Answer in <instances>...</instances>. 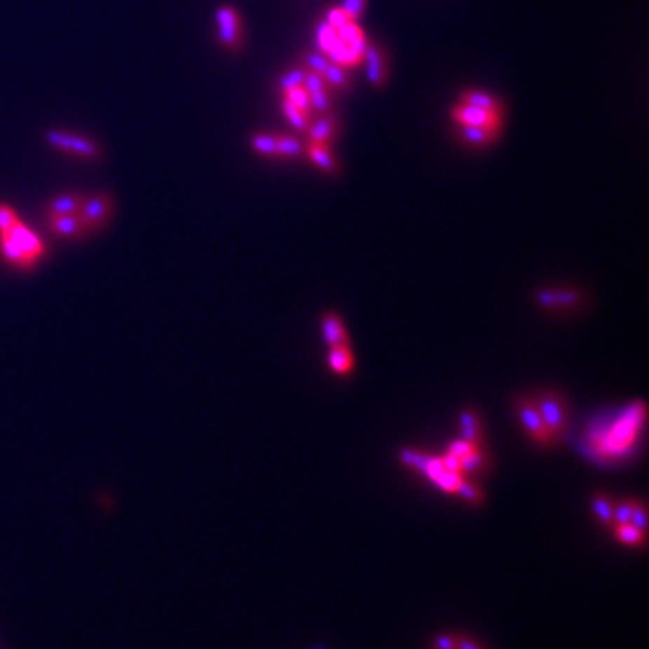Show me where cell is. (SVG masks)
<instances>
[{"instance_id":"8d00e7d4","label":"cell","mask_w":649,"mask_h":649,"mask_svg":"<svg viewBox=\"0 0 649 649\" xmlns=\"http://www.w3.org/2000/svg\"><path fill=\"white\" fill-rule=\"evenodd\" d=\"M364 2H367V0H345L343 6H339V8L345 11L346 17L350 18V20H357V18L361 17V13H363Z\"/></svg>"},{"instance_id":"d6986e66","label":"cell","mask_w":649,"mask_h":649,"mask_svg":"<svg viewBox=\"0 0 649 649\" xmlns=\"http://www.w3.org/2000/svg\"><path fill=\"white\" fill-rule=\"evenodd\" d=\"M613 509H615V500L608 493L597 491L592 496V512L599 523H603L604 527L613 525Z\"/></svg>"},{"instance_id":"7402d4cb","label":"cell","mask_w":649,"mask_h":649,"mask_svg":"<svg viewBox=\"0 0 649 649\" xmlns=\"http://www.w3.org/2000/svg\"><path fill=\"white\" fill-rule=\"evenodd\" d=\"M336 31H338L339 39H341L345 43H348V46L355 47V49H361V51L367 49V46H368L367 39H364L361 27L355 24V20H348L346 24H343V26Z\"/></svg>"},{"instance_id":"603a6c76","label":"cell","mask_w":649,"mask_h":649,"mask_svg":"<svg viewBox=\"0 0 649 649\" xmlns=\"http://www.w3.org/2000/svg\"><path fill=\"white\" fill-rule=\"evenodd\" d=\"M498 134H500V132L489 130V128L460 127V135L464 137V141H467L469 144H474V146H485V144H491L494 139H496Z\"/></svg>"},{"instance_id":"6da1fadb","label":"cell","mask_w":649,"mask_h":649,"mask_svg":"<svg viewBox=\"0 0 649 649\" xmlns=\"http://www.w3.org/2000/svg\"><path fill=\"white\" fill-rule=\"evenodd\" d=\"M645 406L642 401L631 402L610 421L599 422L585 431L581 449L599 465L620 464L636 446L644 428Z\"/></svg>"},{"instance_id":"7c38bea8","label":"cell","mask_w":649,"mask_h":649,"mask_svg":"<svg viewBox=\"0 0 649 649\" xmlns=\"http://www.w3.org/2000/svg\"><path fill=\"white\" fill-rule=\"evenodd\" d=\"M460 424V439L467 440L474 446H485V430L484 422L477 409L467 408L464 409L458 417Z\"/></svg>"},{"instance_id":"44dd1931","label":"cell","mask_w":649,"mask_h":649,"mask_svg":"<svg viewBox=\"0 0 649 649\" xmlns=\"http://www.w3.org/2000/svg\"><path fill=\"white\" fill-rule=\"evenodd\" d=\"M460 103L477 107V109L502 112V107H500L496 97L487 93H481V90H465V93H462V96H460Z\"/></svg>"},{"instance_id":"4fadbf2b","label":"cell","mask_w":649,"mask_h":649,"mask_svg":"<svg viewBox=\"0 0 649 649\" xmlns=\"http://www.w3.org/2000/svg\"><path fill=\"white\" fill-rule=\"evenodd\" d=\"M327 367L334 376L348 377L355 368V357L350 345H339L329 348L327 354Z\"/></svg>"},{"instance_id":"4dcf8cb0","label":"cell","mask_w":649,"mask_h":649,"mask_svg":"<svg viewBox=\"0 0 649 649\" xmlns=\"http://www.w3.org/2000/svg\"><path fill=\"white\" fill-rule=\"evenodd\" d=\"M310 96L312 110H317V114H329L332 102H330V87L317 90V93L308 94Z\"/></svg>"},{"instance_id":"1f68e13d","label":"cell","mask_w":649,"mask_h":649,"mask_svg":"<svg viewBox=\"0 0 649 649\" xmlns=\"http://www.w3.org/2000/svg\"><path fill=\"white\" fill-rule=\"evenodd\" d=\"M305 72H307V69H292V71H289L287 74H283V76L280 78L278 87L282 90L294 89V87H303Z\"/></svg>"},{"instance_id":"f1b7e54d","label":"cell","mask_w":649,"mask_h":649,"mask_svg":"<svg viewBox=\"0 0 649 649\" xmlns=\"http://www.w3.org/2000/svg\"><path fill=\"white\" fill-rule=\"evenodd\" d=\"M251 146L257 150L258 153L266 157H276L274 146H276V135L273 134H257L251 139Z\"/></svg>"},{"instance_id":"2e32d148","label":"cell","mask_w":649,"mask_h":649,"mask_svg":"<svg viewBox=\"0 0 649 649\" xmlns=\"http://www.w3.org/2000/svg\"><path fill=\"white\" fill-rule=\"evenodd\" d=\"M336 130H338V119H336V116L330 114V112L329 114H321L320 118H317V121L308 125L307 128L310 143L317 144H330L332 137L336 135Z\"/></svg>"},{"instance_id":"52a82bcc","label":"cell","mask_w":649,"mask_h":649,"mask_svg":"<svg viewBox=\"0 0 649 649\" xmlns=\"http://www.w3.org/2000/svg\"><path fill=\"white\" fill-rule=\"evenodd\" d=\"M215 22L217 27H219V31H217L219 42L229 51L238 49L242 43V20L238 11L231 6H222V8L217 9Z\"/></svg>"},{"instance_id":"4316f807","label":"cell","mask_w":649,"mask_h":649,"mask_svg":"<svg viewBox=\"0 0 649 649\" xmlns=\"http://www.w3.org/2000/svg\"><path fill=\"white\" fill-rule=\"evenodd\" d=\"M323 78L329 83V87H334V89H346L348 87V76H346L345 67L334 64V62H330Z\"/></svg>"},{"instance_id":"836d02e7","label":"cell","mask_w":649,"mask_h":649,"mask_svg":"<svg viewBox=\"0 0 649 649\" xmlns=\"http://www.w3.org/2000/svg\"><path fill=\"white\" fill-rule=\"evenodd\" d=\"M324 87H329V83L324 81V78H323V76H320L317 72H314V71H310V69H307V72H305L303 89L307 90L308 94H312V93H317V90L324 89Z\"/></svg>"},{"instance_id":"d4e9b609","label":"cell","mask_w":649,"mask_h":649,"mask_svg":"<svg viewBox=\"0 0 649 649\" xmlns=\"http://www.w3.org/2000/svg\"><path fill=\"white\" fill-rule=\"evenodd\" d=\"M282 110L283 114H285L287 121L292 125V128H296V130L299 132H307L308 125H310V118H308V116H305L301 110L296 109L291 102H287L285 97H283L282 102Z\"/></svg>"},{"instance_id":"ba28073f","label":"cell","mask_w":649,"mask_h":649,"mask_svg":"<svg viewBox=\"0 0 649 649\" xmlns=\"http://www.w3.org/2000/svg\"><path fill=\"white\" fill-rule=\"evenodd\" d=\"M114 210V200L107 193H97L93 197H85V203L80 210L87 231L93 233L102 228L103 224L110 219Z\"/></svg>"},{"instance_id":"f35d334b","label":"cell","mask_w":649,"mask_h":649,"mask_svg":"<svg viewBox=\"0 0 649 649\" xmlns=\"http://www.w3.org/2000/svg\"><path fill=\"white\" fill-rule=\"evenodd\" d=\"M456 638V649H484L478 642L471 641L467 636H455Z\"/></svg>"},{"instance_id":"83f0119b","label":"cell","mask_w":649,"mask_h":649,"mask_svg":"<svg viewBox=\"0 0 649 649\" xmlns=\"http://www.w3.org/2000/svg\"><path fill=\"white\" fill-rule=\"evenodd\" d=\"M316 36H317V46H320L321 53H323V55H327V51H329L330 47H332V43L336 42V40H338V31L334 29V27L330 26V24H327V22L323 20V22H320V24H317Z\"/></svg>"},{"instance_id":"ffe728a7","label":"cell","mask_w":649,"mask_h":649,"mask_svg":"<svg viewBox=\"0 0 649 649\" xmlns=\"http://www.w3.org/2000/svg\"><path fill=\"white\" fill-rule=\"evenodd\" d=\"M307 153L310 160L317 168H321L327 173H336L338 172V163L334 159L332 152H330L329 144H317V143H308Z\"/></svg>"},{"instance_id":"5b68a950","label":"cell","mask_w":649,"mask_h":649,"mask_svg":"<svg viewBox=\"0 0 649 649\" xmlns=\"http://www.w3.org/2000/svg\"><path fill=\"white\" fill-rule=\"evenodd\" d=\"M451 118L458 127H480L500 132L502 128V112L477 109V107L458 103L451 109Z\"/></svg>"},{"instance_id":"f546056e","label":"cell","mask_w":649,"mask_h":649,"mask_svg":"<svg viewBox=\"0 0 649 649\" xmlns=\"http://www.w3.org/2000/svg\"><path fill=\"white\" fill-rule=\"evenodd\" d=\"M636 498H622L620 502H615L613 509V525L615 523H629L631 521V512L635 507Z\"/></svg>"},{"instance_id":"e575fe53","label":"cell","mask_w":649,"mask_h":649,"mask_svg":"<svg viewBox=\"0 0 649 649\" xmlns=\"http://www.w3.org/2000/svg\"><path fill=\"white\" fill-rule=\"evenodd\" d=\"M307 69L310 71L317 72L320 76H324V71L329 69L330 60L323 55V53H312V55L307 56Z\"/></svg>"},{"instance_id":"9a60e30c","label":"cell","mask_w":649,"mask_h":649,"mask_svg":"<svg viewBox=\"0 0 649 649\" xmlns=\"http://www.w3.org/2000/svg\"><path fill=\"white\" fill-rule=\"evenodd\" d=\"M460 467H462V474L465 478H477L485 474L491 469V456L485 449V446L477 447L474 451L469 453L467 456L460 460Z\"/></svg>"},{"instance_id":"9c48e42d","label":"cell","mask_w":649,"mask_h":649,"mask_svg":"<svg viewBox=\"0 0 649 649\" xmlns=\"http://www.w3.org/2000/svg\"><path fill=\"white\" fill-rule=\"evenodd\" d=\"M535 303L550 310H556V308L568 310V308H578L582 303V296L575 289H563V291L548 289V291L535 292Z\"/></svg>"},{"instance_id":"30bf717a","label":"cell","mask_w":649,"mask_h":649,"mask_svg":"<svg viewBox=\"0 0 649 649\" xmlns=\"http://www.w3.org/2000/svg\"><path fill=\"white\" fill-rule=\"evenodd\" d=\"M47 226L55 235L62 236V238H71V240H78L81 236H87L89 231L85 228L83 219H81L80 211L78 213H69V215H60V217H46Z\"/></svg>"},{"instance_id":"74e56055","label":"cell","mask_w":649,"mask_h":649,"mask_svg":"<svg viewBox=\"0 0 649 649\" xmlns=\"http://www.w3.org/2000/svg\"><path fill=\"white\" fill-rule=\"evenodd\" d=\"M348 20H350V18L346 17V13L341 8H334V9H330L329 13H327V20L324 22L330 24L334 29H339V27H341L343 24H346Z\"/></svg>"},{"instance_id":"8fae6325","label":"cell","mask_w":649,"mask_h":649,"mask_svg":"<svg viewBox=\"0 0 649 649\" xmlns=\"http://www.w3.org/2000/svg\"><path fill=\"white\" fill-rule=\"evenodd\" d=\"M321 334H323V341L324 345L332 348V346H339V345H350V338H348V332L345 329V323H343L341 316H339L338 312L334 310H327L321 314Z\"/></svg>"},{"instance_id":"d6a6232c","label":"cell","mask_w":649,"mask_h":649,"mask_svg":"<svg viewBox=\"0 0 649 649\" xmlns=\"http://www.w3.org/2000/svg\"><path fill=\"white\" fill-rule=\"evenodd\" d=\"M477 447H480V446H474V444L467 442V440H464V439H456L447 444L446 453H449V455H453V456H456V458L462 460L464 456H467L469 453L474 451Z\"/></svg>"},{"instance_id":"7a4b0ae2","label":"cell","mask_w":649,"mask_h":649,"mask_svg":"<svg viewBox=\"0 0 649 649\" xmlns=\"http://www.w3.org/2000/svg\"><path fill=\"white\" fill-rule=\"evenodd\" d=\"M0 257L18 271L34 269L46 257L42 238L4 203H0Z\"/></svg>"},{"instance_id":"484cf974","label":"cell","mask_w":649,"mask_h":649,"mask_svg":"<svg viewBox=\"0 0 649 649\" xmlns=\"http://www.w3.org/2000/svg\"><path fill=\"white\" fill-rule=\"evenodd\" d=\"M283 97H285L287 102H291L296 109L301 110L305 116L310 118L312 116L310 96H308V93L303 89V87H294V89L283 90Z\"/></svg>"},{"instance_id":"5bb4252c","label":"cell","mask_w":649,"mask_h":649,"mask_svg":"<svg viewBox=\"0 0 649 649\" xmlns=\"http://www.w3.org/2000/svg\"><path fill=\"white\" fill-rule=\"evenodd\" d=\"M363 60L367 64V76L370 83L374 87H383L386 80V58H384L383 49L368 43L363 53Z\"/></svg>"},{"instance_id":"d590c367","label":"cell","mask_w":649,"mask_h":649,"mask_svg":"<svg viewBox=\"0 0 649 649\" xmlns=\"http://www.w3.org/2000/svg\"><path fill=\"white\" fill-rule=\"evenodd\" d=\"M645 519H648V512H645V505L644 502L641 500H635V507H633L631 512V525H635L636 528H641V531L645 532Z\"/></svg>"},{"instance_id":"e0dca14e","label":"cell","mask_w":649,"mask_h":649,"mask_svg":"<svg viewBox=\"0 0 649 649\" xmlns=\"http://www.w3.org/2000/svg\"><path fill=\"white\" fill-rule=\"evenodd\" d=\"M85 203V197L81 193H65L60 197L53 198L51 203L46 207V217H60L69 215V213H78Z\"/></svg>"},{"instance_id":"3957f363","label":"cell","mask_w":649,"mask_h":649,"mask_svg":"<svg viewBox=\"0 0 649 649\" xmlns=\"http://www.w3.org/2000/svg\"><path fill=\"white\" fill-rule=\"evenodd\" d=\"M532 401L540 411L541 421H543L545 428L548 430L554 442L559 444L568 431L570 424L568 406H566L563 395L556 390H541L535 395H532Z\"/></svg>"},{"instance_id":"8992f818","label":"cell","mask_w":649,"mask_h":649,"mask_svg":"<svg viewBox=\"0 0 649 649\" xmlns=\"http://www.w3.org/2000/svg\"><path fill=\"white\" fill-rule=\"evenodd\" d=\"M46 141L53 148L64 150L67 153L85 157V159H97L102 156V150L97 148L96 143H93L87 137H81L76 134H69L64 130H49L46 134Z\"/></svg>"},{"instance_id":"277c9868","label":"cell","mask_w":649,"mask_h":649,"mask_svg":"<svg viewBox=\"0 0 649 649\" xmlns=\"http://www.w3.org/2000/svg\"><path fill=\"white\" fill-rule=\"evenodd\" d=\"M512 409L518 418L519 426H521L523 433L541 449H550V447L557 446L554 439L550 437L548 430L545 428L543 421L540 417V411L535 408L532 395H518L512 399Z\"/></svg>"},{"instance_id":"ac0fdd59","label":"cell","mask_w":649,"mask_h":649,"mask_svg":"<svg viewBox=\"0 0 649 649\" xmlns=\"http://www.w3.org/2000/svg\"><path fill=\"white\" fill-rule=\"evenodd\" d=\"M610 528L613 538L624 547L642 548L645 545V532L636 528L631 523H615Z\"/></svg>"},{"instance_id":"cb8c5ba5","label":"cell","mask_w":649,"mask_h":649,"mask_svg":"<svg viewBox=\"0 0 649 649\" xmlns=\"http://www.w3.org/2000/svg\"><path fill=\"white\" fill-rule=\"evenodd\" d=\"M276 157H299L303 152V144L289 135H276Z\"/></svg>"}]
</instances>
